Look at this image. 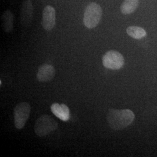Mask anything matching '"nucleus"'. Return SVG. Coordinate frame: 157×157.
<instances>
[{
	"label": "nucleus",
	"mask_w": 157,
	"mask_h": 157,
	"mask_svg": "<svg viewBox=\"0 0 157 157\" xmlns=\"http://www.w3.org/2000/svg\"><path fill=\"white\" fill-rule=\"evenodd\" d=\"M134 113L129 109H110L107 119L109 127L114 130H121L129 126L135 120Z\"/></svg>",
	"instance_id": "1"
},
{
	"label": "nucleus",
	"mask_w": 157,
	"mask_h": 157,
	"mask_svg": "<svg viewBox=\"0 0 157 157\" xmlns=\"http://www.w3.org/2000/svg\"><path fill=\"white\" fill-rule=\"evenodd\" d=\"M58 127V123L48 115H41L38 118L34 124V132L39 137H45Z\"/></svg>",
	"instance_id": "2"
},
{
	"label": "nucleus",
	"mask_w": 157,
	"mask_h": 157,
	"mask_svg": "<svg viewBox=\"0 0 157 157\" xmlns=\"http://www.w3.org/2000/svg\"><path fill=\"white\" fill-rule=\"evenodd\" d=\"M102 11L100 5L95 2L89 4L84 11L83 23L88 29L95 28L101 21Z\"/></svg>",
	"instance_id": "3"
},
{
	"label": "nucleus",
	"mask_w": 157,
	"mask_h": 157,
	"mask_svg": "<svg viewBox=\"0 0 157 157\" xmlns=\"http://www.w3.org/2000/svg\"><path fill=\"white\" fill-rule=\"evenodd\" d=\"M31 107L28 102H21L14 108V123L17 129H21L25 126L29 118Z\"/></svg>",
	"instance_id": "4"
},
{
	"label": "nucleus",
	"mask_w": 157,
	"mask_h": 157,
	"mask_svg": "<svg viewBox=\"0 0 157 157\" xmlns=\"http://www.w3.org/2000/svg\"><path fill=\"white\" fill-rule=\"evenodd\" d=\"M102 63L106 68L118 70L123 67L124 59L123 56L118 51H109L102 57Z\"/></svg>",
	"instance_id": "5"
},
{
	"label": "nucleus",
	"mask_w": 157,
	"mask_h": 157,
	"mask_svg": "<svg viewBox=\"0 0 157 157\" xmlns=\"http://www.w3.org/2000/svg\"><path fill=\"white\" fill-rule=\"evenodd\" d=\"M56 11L50 6H45L43 11L41 25L47 31H50L56 25Z\"/></svg>",
	"instance_id": "6"
},
{
	"label": "nucleus",
	"mask_w": 157,
	"mask_h": 157,
	"mask_svg": "<svg viewBox=\"0 0 157 157\" xmlns=\"http://www.w3.org/2000/svg\"><path fill=\"white\" fill-rule=\"evenodd\" d=\"M33 17V7L31 0H25L23 2L21 21L23 26L28 27L30 25Z\"/></svg>",
	"instance_id": "7"
},
{
	"label": "nucleus",
	"mask_w": 157,
	"mask_h": 157,
	"mask_svg": "<svg viewBox=\"0 0 157 157\" xmlns=\"http://www.w3.org/2000/svg\"><path fill=\"white\" fill-rule=\"evenodd\" d=\"M56 70L52 65L43 64L39 68L36 77L39 82H47L54 78Z\"/></svg>",
	"instance_id": "8"
},
{
	"label": "nucleus",
	"mask_w": 157,
	"mask_h": 157,
	"mask_svg": "<svg viewBox=\"0 0 157 157\" xmlns=\"http://www.w3.org/2000/svg\"><path fill=\"white\" fill-rule=\"evenodd\" d=\"M51 110L55 116L63 121L66 122L70 119L69 108L64 104L54 103L51 106Z\"/></svg>",
	"instance_id": "9"
},
{
	"label": "nucleus",
	"mask_w": 157,
	"mask_h": 157,
	"mask_svg": "<svg viewBox=\"0 0 157 157\" xmlns=\"http://www.w3.org/2000/svg\"><path fill=\"white\" fill-rule=\"evenodd\" d=\"M2 28L6 33L11 32L13 29V15L11 12L9 10H6L2 15Z\"/></svg>",
	"instance_id": "10"
},
{
	"label": "nucleus",
	"mask_w": 157,
	"mask_h": 157,
	"mask_svg": "<svg viewBox=\"0 0 157 157\" xmlns=\"http://www.w3.org/2000/svg\"><path fill=\"white\" fill-rule=\"evenodd\" d=\"M139 0H124L121 6V11L124 15L133 13L137 8Z\"/></svg>",
	"instance_id": "11"
},
{
	"label": "nucleus",
	"mask_w": 157,
	"mask_h": 157,
	"mask_svg": "<svg viewBox=\"0 0 157 157\" xmlns=\"http://www.w3.org/2000/svg\"><path fill=\"white\" fill-rule=\"evenodd\" d=\"M126 32L129 36L135 39H141L147 35L146 30L139 26H132L126 29Z\"/></svg>",
	"instance_id": "12"
}]
</instances>
